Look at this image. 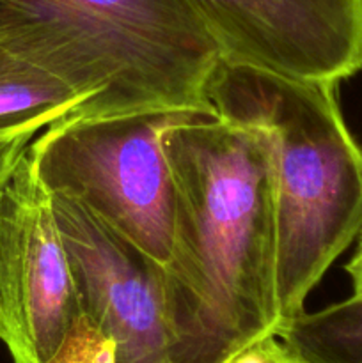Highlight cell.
<instances>
[{"label": "cell", "mask_w": 362, "mask_h": 363, "mask_svg": "<svg viewBox=\"0 0 362 363\" xmlns=\"http://www.w3.org/2000/svg\"><path fill=\"white\" fill-rule=\"evenodd\" d=\"M80 315L52 194L25 151L0 191V342L13 363H50Z\"/></svg>", "instance_id": "cell-5"}, {"label": "cell", "mask_w": 362, "mask_h": 363, "mask_svg": "<svg viewBox=\"0 0 362 363\" xmlns=\"http://www.w3.org/2000/svg\"><path fill=\"white\" fill-rule=\"evenodd\" d=\"M87 99L67 82L16 48L0 43V133L84 112Z\"/></svg>", "instance_id": "cell-8"}, {"label": "cell", "mask_w": 362, "mask_h": 363, "mask_svg": "<svg viewBox=\"0 0 362 363\" xmlns=\"http://www.w3.org/2000/svg\"><path fill=\"white\" fill-rule=\"evenodd\" d=\"M38 131L41 130L28 126L7 131V133H0V191L9 181L11 174L14 172L18 162L25 155L28 144H31Z\"/></svg>", "instance_id": "cell-12"}, {"label": "cell", "mask_w": 362, "mask_h": 363, "mask_svg": "<svg viewBox=\"0 0 362 363\" xmlns=\"http://www.w3.org/2000/svg\"><path fill=\"white\" fill-rule=\"evenodd\" d=\"M82 315L116 346V363H170L162 264L87 208L52 195Z\"/></svg>", "instance_id": "cell-7"}, {"label": "cell", "mask_w": 362, "mask_h": 363, "mask_svg": "<svg viewBox=\"0 0 362 363\" xmlns=\"http://www.w3.org/2000/svg\"><path fill=\"white\" fill-rule=\"evenodd\" d=\"M0 43L85 96L84 116L213 110L219 52L187 0H0Z\"/></svg>", "instance_id": "cell-3"}, {"label": "cell", "mask_w": 362, "mask_h": 363, "mask_svg": "<svg viewBox=\"0 0 362 363\" xmlns=\"http://www.w3.org/2000/svg\"><path fill=\"white\" fill-rule=\"evenodd\" d=\"M163 147L176 191L162 266L170 363H224L284 323L272 147L263 131L215 110L167 128Z\"/></svg>", "instance_id": "cell-1"}, {"label": "cell", "mask_w": 362, "mask_h": 363, "mask_svg": "<svg viewBox=\"0 0 362 363\" xmlns=\"http://www.w3.org/2000/svg\"><path fill=\"white\" fill-rule=\"evenodd\" d=\"M50 363H116V346L80 315Z\"/></svg>", "instance_id": "cell-10"}, {"label": "cell", "mask_w": 362, "mask_h": 363, "mask_svg": "<svg viewBox=\"0 0 362 363\" xmlns=\"http://www.w3.org/2000/svg\"><path fill=\"white\" fill-rule=\"evenodd\" d=\"M206 99L222 119L263 131L272 147L277 296L286 323L361 234L362 147L341 112L337 84L219 59Z\"/></svg>", "instance_id": "cell-2"}, {"label": "cell", "mask_w": 362, "mask_h": 363, "mask_svg": "<svg viewBox=\"0 0 362 363\" xmlns=\"http://www.w3.org/2000/svg\"><path fill=\"white\" fill-rule=\"evenodd\" d=\"M348 277L351 280V287H353V293H362V230L358 234V243L355 248V254L351 255V259L348 261V264L344 266Z\"/></svg>", "instance_id": "cell-13"}, {"label": "cell", "mask_w": 362, "mask_h": 363, "mask_svg": "<svg viewBox=\"0 0 362 363\" xmlns=\"http://www.w3.org/2000/svg\"><path fill=\"white\" fill-rule=\"evenodd\" d=\"M224 363H302L277 335L263 337L234 353Z\"/></svg>", "instance_id": "cell-11"}, {"label": "cell", "mask_w": 362, "mask_h": 363, "mask_svg": "<svg viewBox=\"0 0 362 363\" xmlns=\"http://www.w3.org/2000/svg\"><path fill=\"white\" fill-rule=\"evenodd\" d=\"M277 337L302 363H362V293L284 323Z\"/></svg>", "instance_id": "cell-9"}, {"label": "cell", "mask_w": 362, "mask_h": 363, "mask_svg": "<svg viewBox=\"0 0 362 363\" xmlns=\"http://www.w3.org/2000/svg\"><path fill=\"white\" fill-rule=\"evenodd\" d=\"M190 112L195 110L67 116L32 138L27 155L50 194L77 201L163 266L176 213L163 133Z\"/></svg>", "instance_id": "cell-4"}, {"label": "cell", "mask_w": 362, "mask_h": 363, "mask_svg": "<svg viewBox=\"0 0 362 363\" xmlns=\"http://www.w3.org/2000/svg\"><path fill=\"white\" fill-rule=\"evenodd\" d=\"M219 59L337 84L362 69V0H187Z\"/></svg>", "instance_id": "cell-6"}]
</instances>
